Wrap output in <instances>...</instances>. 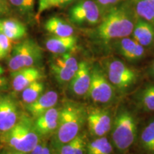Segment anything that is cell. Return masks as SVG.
Returning <instances> with one entry per match:
<instances>
[{
    "instance_id": "cell-20",
    "label": "cell",
    "mask_w": 154,
    "mask_h": 154,
    "mask_svg": "<svg viewBox=\"0 0 154 154\" xmlns=\"http://www.w3.org/2000/svg\"><path fill=\"white\" fill-rule=\"evenodd\" d=\"M138 146L146 154H154V118L146 124L138 136Z\"/></svg>"
},
{
    "instance_id": "cell-26",
    "label": "cell",
    "mask_w": 154,
    "mask_h": 154,
    "mask_svg": "<svg viewBox=\"0 0 154 154\" xmlns=\"http://www.w3.org/2000/svg\"><path fill=\"white\" fill-rule=\"evenodd\" d=\"M22 14H27L33 11L35 0H9Z\"/></svg>"
},
{
    "instance_id": "cell-1",
    "label": "cell",
    "mask_w": 154,
    "mask_h": 154,
    "mask_svg": "<svg viewBox=\"0 0 154 154\" xmlns=\"http://www.w3.org/2000/svg\"><path fill=\"white\" fill-rule=\"evenodd\" d=\"M136 16L134 8L128 4L111 7L97 27L98 37L104 42L128 37L134 30Z\"/></svg>"
},
{
    "instance_id": "cell-31",
    "label": "cell",
    "mask_w": 154,
    "mask_h": 154,
    "mask_svg": "<svg viewBox=\"0 0 154 154\" xmlns=\"http://www.w3.org/2000/svg\"><path fill=\"white\" fill-rule=\"evenodd\" d=\"M9 11V5L7 0H0V15L7 14Z\"/></svg>"
},
{
    "instance_id": "cell-3",
    "label": "cell",
    "mask_w": 154,
    "mask_h": 154,
    "mask_svg": "<svg viewBox=\"0 0 154 154\" xmlns=\"http://www.w3.org/2000/svg\"><path fill=\"white\" fill-rule=\"evenodd\" d=\"M111 143L119 153H125L137 138V123L134 115L124 106L119 108L112 122Z\"/></svg>"
},
{
    "instance_id": "cell-5",
    "label": "cell",
    "mask_w": 154,
    "mask_h": 154,
    "mask_svg": "<svg viewBox=\"0 0 154 154\" xmlns=\"http://www.w3.org/2000/svg\"><path fill=\"white\" fill-rule=\"evenodd\" d=\"M106 75L115 91L123 93L130 89L138 81V75L122 61L112 59L106 64Z\"/></svg>"
},
{
    "instance_id": "cell-22",
    "label": "cell",
    "mask_w": 154,
    "mask_h": 154,
    "mask_svg": "<svg viewBox=\"0 0 154 154\" xmlns=\"http://www.w3.org/2000/svg\"><path fill=\"white\" fill-rule=\"evenodd\" d=\"M132 7L138 18L154 26V0H132Z\"/></svg>"
},
{
    "instance_id": "cell-17",
    "label": "cell",
    "mask_w": 154,
    "mask_h": 154,
    "mask_svg": "<svg viewBox=\"0 0 154 154\" xmlns=\"http://www.w3.org/2000/svg\"><path fill=\"white\" fill-rule=\"evenodd\" d=\"M133 38L143 47H149L154 41V26L143 19L138 18L132 32Z\"/></svg>"
},
{
    "instance_id": "cell-8",
    "label": "cell",
    "mask_w": 154,
    "mask_h": 154,
    "mask_svg": "<svg viewBox=\"0 0 154 154\" xmlns=\"http://www.w3.org/2000/svg\"><path fill=\"white\" fill-rule=\"evenodd\" d=\"M86 121L90 134L98 138L105 136L110 131L113 120L109 110L97 108L88 111Z\"/></svg>"
},
{
    "instance_id": "cell-29",
    "label": "cell",
    "mask_w": 154,
    "mask_h": 154,
    "mask_svg": "<svg viewBox=\"0 0 154 154\" xmlns=\"http://www.w3.org/2000/svg\"><path fill=\"white\" fill-rule=\"evenodd\" d=\"M76 137L68 143L63 144L58 149L59 154H74L75 153V146H76Z\"/></svg>"
},
{
    "instance_id": "cell-18",
    "label": "cell",
    "mask_w": 154,
    "mask_h": 154,
    "mask_svg": "<svg viewBox=\"0 0 154 154\" xmlns=\"http://www.w3.org/2000/svg\"><path fill=\"white\" fill-rule=\"evenodd\" d=\"M77 39L74 36L61 37L54 36L46 42V47L50 52L55 54L68 53L76 47Z\"/></svg>"
},
{
    "instance_id": "cell-11",
    "label": "cell",
    "mask_w": 154,
    "mask_h": 154,
    "mask_svg": "<svg viewBox=\"0 0 154 154\" xmlns=\"http://www.w3.org/2000/svg\"><path fill=\"white\" fill-rule=\"evenodd\" d=\"M19 109L11 96L0 97V131L7 132L18 122Z\"/></svg>"
},
{
    "instance_id": "cell-10",
    "label": "cell",
    "mask_w": 154,
    "mask_h": 154,
    "mask_svg": "<svg viewBox=\"0 0 154 154\" xmlns=\"http://www.w3.org/2000/svg\"><path fill=\"white\" fill-rule=\"evenodd\" d=\"M19 124V136L14 150L22 153H30L39 143L38 134L32 125L29 119L23 117L18 121Z\"/></svg>"
},
{
    "instance_id": "cell-40",
    "label": "cell",
    "mask_w": 154,
    "mask_h": 154,
    "mask_svg": "<svg viewBox=\"0 0 154 154\" xmlns=\"http://www.w3.org/2000/svg\"><path fill=\"white\" fill-rule=\"evenodd\" d=\"M2 59V55H1V54H0V59Z\"/></svg>"
},
{
    "instance_id": "cell-34",
    "label": "cell",
    "mask_w": 154,
    "mask_h": 154,
    "mask_svg": "<svg viewBox=\"0 0 154 154\" xmlns=\"http://www.w3.org/2000/svg\"><path fill=\"white\" fill-rule=\"evenodd\" d=\"M42 146H43V143H38L30 152V154H42Z\"/></svg>"
},
{
    "instance_id": "cell-9",
    "label": "cell",
    "mask_w": 154,
    "mask_h": 154,
    "mask_svg": "<svg viewBox=\"0 0 154 154\" xmlns=\"http://www.w3.org/2000/svg\"><path fill=\"white\" fill-rule=\"evenodd\" d=\"M79 67L76 59L69 53H64L57 57L51 63V69L56 80L60 84L70 82Z\"/></svg>"
},
{
    "instance_id": "cell-2",
    "label": "cell",
    "mask_w": 154,
    "mask_h": 154,
    "mask_svg": "<svg viewBox=\"0 0 154 154\" xmlns=\"http://www.w3.org/2000/svg\"><path fill=\"white\" fill-rule=\"evenodd\" d=\"M86 110L80 103L68 101L63 105L59 111V125L54 144L57 151L79 134L86 121Z\"/></svg>"
},
{
    "instance_id": "cell-36",
    "label": "cell",
    "mask_w": 154,
    "mask_h": 154,
    "mask_svg": "<svg viewBox=\"0 0 154 154\" xmlns=\"http://www.w3.org/2000/svg\"><path fill=\"white\" fill-rule=\"evenodd\" d=\"M151 74L152 76L154 77V61H153V63H152L151 67Z\"/></svg>"
},
{
    "instance_id": "cell-38",
    "label": "cell",
    "mask_w": 154,
    "mask_h": 154,
    "mask_svg": "<svg viewBox=\"0 0 154 154\" xmlns=\"http://www.w3.org/2000/svg\"><path fill=\"white\" fill-rule=\"evenodd\" d=\"M10 154H26V153H22V152H20V151H16V152H14V153H10Z\"/></svg>"
},
{
    "instance_id": "cell-23",
    "label": "cell",
    "mask_w": 154,
    "mask_h": 154,
    "mask_svg": "<svg viewBox=\"0 0 154 154\" xmlns=\"http://www.w3.org/2000/svg\"><path fill=\"white\" fill-rule=\"evenodd\" d=\"M3 33L11 40H17L26 36V28L22 22L15 19L2 20Z\"/></svg>"
},
{
    "instance_id": "cell-19",
    "label": "cell",
    "mask_w": 154,
    "mask_h": 154,
    "mask_svg": "<svg viewBox=\"0 0 154 154\" xmlns=\"http://www.w3.org/2000/svg\"><path fill=\"white\" fill-rule=\"evenodd\" d=\"M44 28L56 36L66 37L73 36L74 34V28L66 21L57 17H52L47 19L44 24Z\"/></svg>"
},
{
    "instance_id": "cell-13",
    "label": "cell",
    "mask_w": 154,
    "mask_h": 154,
    "mask_svg": "<svg viewBox=\"0 0 154 154\" xmlns=\"http://www.w3.org/2000/svg\"><path fill=\"white\" fill-rule=\"evenodd\" d=\"M12 86L15 91H22L31 84L39 81L43 76L41 71L34 66L21 69L13 72Z\"/></svg>"
},
{
    "instance_id": "cell-28",
    "label": "cell",
    "mask_w": 154,
    "mask_h": 154,
    "mask_svg": "<svg viewBox=\"0 0 154 154\" xmlns=\"http://www.w3.org/2000/svg\"><path fill=\"white\" fill-rule=\"evenodd\" d=\"M86 144L85 138L82 134H79L76 136V146H75L74 154H86Z\"/></svg>"
},
{
    "instance_id": "cell-14",
    "label": "cell",
    "mask_w": 154,
    "mask_h": 154,
    "mask_svg": "<svg viewBox=\"0 0 154 154\" xmlns=\"http://www.w3.org/2000/svg\"><path fill=\"white\" fill-rule=\"evenodd\" d=\"M58 99L59 96L57 91H49L42 94L34 101L26 104V110L33 118L36 119L49 109L54 107Z\"/></svg>"
},
{
    "instance_id": "cell-7",
    "label": "cell",
    "mask_w": 154,
    "mask_h": 154,
    "mask_svg": "<svg viewBox=\"0 0 154 154\" xmlns=\"http://www.w3.org/2000/svg\"><path fill=\"white\" fill-rule=\"evenodd\" d=\"M69 14L70 20L75 24L94 25L99 22L100 9L99 5L92 0H81L70 9Z\"/></svg>"
},
{
    "instance_id": "cell-12",
    "label": "cell",
    "mask_w": 154,
    "mask_h": 154,
    "mask_svg": "<svg viewBox=\"0 0 154 154\" xmlns=\"http://www.w3.org/2000/svg\"><path fill=\"white\" fill-rule=\"evenodd\" d=\"M91 70L86 61L79 63L76 74L69 82V88L74 95L82 96L87 95L91 84Z\"/></svg>"
},
{
    "instance_id": "cell-16",
    "label": "cell",
    "mask_w": 154,
    "mask_h": 154,
    "mask_svg": "<svg viewBox=\"0 0 154 154\" xmlns=\"http://www.w3.org/2000/svg\"><path fill=\"white\" fill-rule=\"evenodd\" d=\"M59 109L53 107L36 119L34 128L39 135H47L57 130L59 118Z\"/></svg>"
},
{
    "instance_id": "cell-25",
    "label": "cell",
    "mask_w": 154,
    "mask_h": 154,
    "mask_svg": "<svg viewBox=\"0 0 154 154\" xmlns=\"http://www.w3.org/2000/svg\"><path fill=\"white\" fill-rule=\"evenodd\" d=\"M44 91L43 83L36 81L22 91V99L26 104L32 103L37 99Z\"/></svg>"
},
{
    "instance_id": "cell-6",
    "label": "cell",
    "mask_w": 154,
    "mask_h": 154,
    "mask_svg": "<svg viewBox=\"0 0 154 154\" xmlns=\"http://www.w3.org/2000/svg\"><path fill=\"white\" fill-rule=\"evenodd\" d=\"M115 89L108 79L106 73L99 66L91 70V84L88 95L96 103H108L113 99Z\"/></svg>"
},
{
    "instance_id": "cell-27",
    "label": "cell",
    "mask_w": 154,
    "mask_h": 154,
    "mask_svg": "<svg viewBox=\"0 0 154 154\" xmlns=\"http://www.w3.org/2000/svg\"><path fill=\"white\" fill-rule=\"evenodd\" d=\"M12 49V40L7 37L3 32L0 33V54L5 58Z\"/></svg>"
},
{
    "instance_id": "cell-24",
    "label": "cell",
    "mask_w": 154,
    "mask_h": 154,
    "mask_svg": "<svg viewBox=\"0 0 154 154\" xmlns=\"http://www.w3.org/2000/svg\"><path fill=\"white\" fill-rule=\"evenodd\" d=\"M113 146L105 136L96 138L86 145V154H112Z\"/></svg>"
},
{
    "instance_id": "cell-32",
    "label": "cell",
    "mask_w": 154,
    "mask_h": 154,
    "mask_svg": "<svg viewBox=\"0 0 154 154\" xmlns=\"http://www.w3.org/2000/svg\"><path fill=\"white\" fill-rule=\"evenodd\" d=\"M4 69L0 66V92L7 86V79L4 76Z\"/></svg>"
},
{
    "instance_id": "cell-35",
    "label": "cell",
    "mask_w": 154,
    "mask_h": 154,
    "mask_svg": "<svg viewBox=\"0 0 154 154\" xmlns=\"http://www.w3.org/2000/svg\"><path fill=\"white\" fill-rule=\"evenodd\" d=\"M42 154H54L53 151L47 145V143H43V146H42Z\"/></svg>"
},
{
    "instance_id": "cell-37",
    "label": "cell",
    "mask_w": 154,
    "mask_h": 154,
    "mask_svg": "<svg viewBox=\"0 0 154 154\" xmlns=\"http://www.w3.org/2000/svg\"><path fill=\"white\" fill-rule=\"evenodd\" d=\"M3 32V24H2V20L0 19V32Z\"/></svg>"
},
{
    "instance_id": "cell-4",
    "label": "cell",
    "mask_w": 154,
    "mask_h": 154,
    "mask_svg": "<svg viewBox=\"0 0 154 154\" xmlns=\"http://www.w3.org/2000/svg\"><path fill=\"white\" fill-rule=\"evenodd\" d=\"M42 59V51L34 40L26 39L15 45L11 49L8 67L12 72L34 66Z\"/></svg>"
},
{
    "instance_id": "cell-33",
    "label": "cell",
    "mask_w": 154,
    "mask_h": 154,
    "mask_svg": "<svg viewBox=\"0 0 154 154\" xmlns=\"http://www.w3.org/2000/svg\"><path fill=\"white\" fill-rule=\"evenodd\" d=\"M99 5L103 6V7H109V6L116 5L120 0H96Z\"/></svg>"
},
{
    "instance_id": "cell-39",
    "label": "cell",
    "mask_w": 154,
    "mask_h": 154,
    "mask_svg": "<svg viewBox=\"0 0 154 154\" xmlns=\"http://www.w3.org/2000/svg\"><path fill=\"white\" fill-rule=\"evenodd\" d=\"M72 1H73V0H65V1H64V5H67V4H69L70 2H72Z\"/></svg>"
},
{
    "instance_id": "cell-21",
    "label": "cell",
    "mask_w": 154,
    "mask_h": 154,
    "mask_svg": "<svg viewBox=\"0 0 154 154\" xmlns=\"http://www.w3.org/2000/svg\"><path fill=\"white\" fill-rule=\"evenodd\" d=\"M136 104L146 112L154 111V84H149L139 90L135 96Z\"/></svg>"
},
{
    "instance_id": "cell-15",
    "label": "cell",
    "mask_w": 154,
    "mask_h": 154,
    "mask_svg": "<svg viewBox=\"0 0 154 154\" xmlns=\"http://www.w3.org/2000/svg\"><path fill=\"white\" fill-rule=\"evenodd\" d=\"M119 53L129 61L141 59L145 54L144 47L136 42L134 38L125 37L119 39L116 43Z\"/></svg>"
},
{
    "instance_id": "cell-30",
    "label": "cell",
    "mask_w": 154,
    "mask_h": 154,
    "mask_svg": "<svg viewBox=\"0 0 154 154\" xmlns=\"http://www.w3.org/2000/svg\"><path fill=\"white\" fill-rule=\"evenodd\" d=\"M58 0H39L38 2V9L37 11V16H39L44 11L49 9L51 7H57Z\"/></svg>"
}]
</instances>
